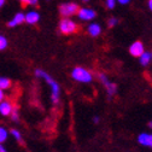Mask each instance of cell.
Segmentation results:
<instances>
[{
	"mask_svg": "<svg viewBox=\"0 0 152 152\" xmlns=\"http://www.w3.org/2000/svg\"><path fill=\"white\" fill-rule=\"evenodd\" d=\"M99 121H100L99 117H93V122H94V123H99Z\"/></svg>",
	"mask_w": 152,
	"mask_h": 152,
	"instance_id": "cell-25",
	"label": "cell"
},
{
	"mask_svg": "<svg viewBox=\"0 0 152 152\" xmlns=\"http://www.w3.org/2000/svg\"><path fill=\"white\" fill-rule=\"evenodd\" d=\"M10 117H11V120H12L13 122H17L18 120H20V113H18V109H17L16 106H13V110H12V112H11Z\"/></svg>",
	"mask_w": 152,
	"mask_h": 152,
	"instance_id": "cell-17",
	"label": "cell"
},
{
	"mask_svg": "<svg viewBox=\"0 0 152 152\" xmlns=\"http://www.w3.org/2000/svg\"><path fill=\"white\" fill-rule=\"evenodd\" d=\"M11 87V80L7 77H0V89H7Z\"/></svg>",
	"mask_w": 152,
	"mask_h": 152,
	"instance_id": "cell-14",
	"label": "cell"
},
{
	"mask_svg": "<svg viewBox=\"0 0 152 152\" xmlns=\"http://www.w3.org/2000/svg\"><path fill=\"white\" fill-rule=\"evenodd\" d=\"M151 59H152V53H151Z\"/></svg>",
	"mask_w": 152,
	"mask_h": 152,
	"instance_id": "cell-30",
	"label": "cell"
},
{
	"mask_svg": "<svg viewBox=\"0 0 152 152\" xmlns=\"http://www.w3.org/2000/svg\"><path fill=\"white\" fill-rule=\"evenodd\" d=\"M71 77L81 83H89L93 80V75L89 70H87L86 68L82 66H76L72 69L71 71Z\"/></svg>",
	"mask_w": 152,
	"mask_h": 152,
	"instance_id": "cell-2",
	"label": "cell"
},
{
	"mask_svg": "<svg viewBox=\"0 0 152 152\" xmlns=\"http://www.w3.org/2000/svg\"><path fill=\"white\" fill-rule=\"evenodd\" d=\"M129 1H130V0H117V3H120L122 5H127Z\"/></svg>",
	"mask_w": 152,
	"mask_h": 152,
	"instance_id": "cell-23",
	"label": "cell"
},
{
	"mask_svg": "<svg viewBox=\"0 0 152 152\" xmlns=\"http://www.w3.org/2000/svg\"><path fill=\"white\" fill-rule=\"evenodd\" d=\"M7 137H9V133H7V129L4 128V127H0V144H3L7 140Z\"/></svg>",
	"mask_w": 152,
	"mask_h": 152,
	"instance_id": "cell-16",
	"label": "cell"
},
{
	"mask_svg": "<svg viewBox=\"0 0 152 152\" xmlns=\"http://www.w3.org/2000/svg\"><path fill=\"white\" fill-rule=\"evenodd\" d=\"M13 110V104L10 100H3L0 103V115L1 116H10Z\"/></svg>",
	"mask_w": 152,
	"mask_h": 152,
	"instance_id": "cell-9",
	"label": "cell"
},
{
	"mask_svg": "<svg viewBox=\"0 0 152 152\" xmlns=\"http://www.w3.org/2000/svg\"><path fill=\"white\" fill-rule=\"evenodd\" d=\"M7 45H9L7 39H6V37H5L4 35H0V51L5 50V48L7 47Z\"/></svg>",
	"mask_w": 152,
	"mask_h": 152,
	"instance_id": "cell-18",
	"label": "cell"
},
{
	"mask_svg": "<svg viewBox=\"0 0 152 152\" xmlns=\"http://www.w3.org/2000/svg\"><path fill=\"white\" fill-rule=\"evenodd\" d=\"M99 80H100V82L104 85V87H105V89H106V92H107V94H109L110 98L113 97V96H115V94L117 93V86H116V83L111 82V81L107 79L106 75L100 74V75H99Z\"/></svg>",
	"mask_w": 152,
	"mask_h": 152,
	"instance_id": "cell-5",
	"label": "cell"
},
{
	"mask_svg": "<svg viewBox=\"0 0 152 152\" xmlns=\"http://www.w3.org/2000/svg\"><path fill=\"white\" fill-rule=\"evenodd\" d=\"M106 7L107 9H110V10H112L113 7L116 6V3H117V0H106Z\"/></svg>",
	"mask_w": 152,
	"mask_h": 152,
	"instance_id": "cell-21",
	"label": "cell"
},
{
	"mask_svg": "<svg viewBox=\"0 0 152 152\" xmlns=\"http://www.w3.org/2000/svg\"><path fill=\"white\" fill-rule=\"evenodd\" d=\"M82 1H85V3H87V1H89V0H82Z\"/></svg>",
	"mask_w": 152,
	"mask_h": 152,
	"instance_id": "cell-29",
	"label": "cell"
},
{
	"mask_svg": "<svg viewBox=\"0 0 152 152\" xmlns=\"http://www.w3.org/2000/svg\"><path fill=\"white\" fill-rule=\"evenodd\" d=\"M0 152H7V150L5 148V146L3 144H0Z\"/></svg>",
	"mask_w": 152,
	"mask_h": 152,
	"instance_id": "cell-24",
	"label": "cell"
},
{
	"mask_svg": "<svg viewBox=\"0 0 152 152\" xmlns=\"http://www.w3.org/2000/svg\"><path fill=\"white\" fill-rule=\"evenodd\" d=\"M23 5H28V6H36L39 4V0H20Z\"/></svg>",
	"mask_w": 152,
	"mask_h": 152,
	"instance_id": "cell-20",
	"label": "cell"
},
{
	"mask_svg": "<svg viewBox=\"0 0 152 152\" xmlns=\"http://www.w3.org/2000/svg\"><path fill=\"white\" fill-rule=\"evenodd\" d=\"M77 17L82 21H92L96 18L97 16V12L92 10V9H87V7H80L79 11H77Z\"/></svg>",
	"mask_w": 152,
	"mask_h": 152,
	"instance_id": "cell-6",
	"label": "cell"
},
{
	"mask_svg": "<svg viewBox=\"0 0 152 152\" xmlns=\"http://www.w3.org/2000/svg\"><path fill=\"white\" fill-rule=\"evenodd\" d=\"M118 24V20L116 17H110L109 20H107V27L110 28H113V27H116Z\"/></svg>",
	"mask_w": 152,
	"mask_h": 152,
	"instance_id": "cell-19",
	"label": "cell"
},
{
	"mask_svg": "<svg viewBox=\"0 0 152 152\" xmlns=\"http://www.w3.org/2000/svg\"><path fill=\"white\" fill-rule=\"evenodd\" d=\"M145 52V48H144V44L141 41H134L130 46H129V53L133 56V57H137V58H139V57Z\"/></svg>",
	"mask_w": 152,
	"mask_h": 152,
	"instance_id": "cell-7",
	"label": "cell"
},
{
	"mask_svg": "<svg viewBox=\"0 0 152 152\" xmlns=\"http://www.w3.org/2000/svg\"><path fill=\"white\" fill-rule=\"evenodd\" d=\"M10 134L18 141V142H22L23 141V138H22V134H21V132L18 130V129H16V128H12L11 130H10Z\"/></svg>",
	"mask_w": 152,
	"mask_h": 152,
	"instance_id": "cell-15",
	"label": "cell"
},
{
	"mask_svg": "<svg viewBox=\"0 0 152 152\" xmlns=\"http://www.w3.org/2000/svg\"><path fill=\"white\" fill-rule=\"evenodd\" d=\"M80 6L76 3H63L59 5V13L63 18H69L77 13Z\"/></svg>",
	"mask_w": 152,
	"mask_h": 152,
	"instance_id": "cell-4",
	"label": "cell"
},
{
	"mask_svg": "<svg viewBox=\"0 0 152 152\" xmlns=\"http://www.w3.org/2000/svg\"><path fill=\"white\" fill-rule=\"evenodd\" d=\"M22 23H24V13L23 12H17L11 20L7 22V27L10 28H15L17 26H21Z\"/></svg>",
	"mask_w": 152,
	"mask_h": 152,
	"instance_id": "cell-10",
	"label": "cell"
},
{
	"mask_svg": "<svg viewBox=\"0 0 152 152\" xmlns=\"http://www.w3.org/2000/svg\"><path fill=\"white\" fill-rule=\"evenodd\" d=\"M39 21H40V13L37 12V11L30 10L27 13H24V22L26 23H28L30 26H34V24H36Z\"/></svg>",
	"mask_w": 152,
	"mask_h": 152,
	"instance_id": "cell-8",
	"label": "cell"
},
{
	"mask_svg": "<svg viewBox=\"0 0 152 152\" xmlns=\"http://www.w3.org/2000/svg\"><path fill=\"white\" fill-rule=\"evenodd\" d=\"M138 142L147 146V147H152V134H147V133H141L138 137Z\"/></svg>",
	"mask_w": 152,
	"mask_h": 152,
	"instance_id": "cell-11",
	"label": "cell"
},
{
	"mask_svg": "<svg viewBox=\"0 0 152 152\" xmlns=\"http://www.w3.org/2000/svg\"><path fill=\"white\" fill-rule=\"evenodd\" d=\"M35 76L39 79H42L51 88V92H52V96H51V99H52V103L54 105L59 104V97H61V88H59V85L57 83V81H54L51 76L44 71L42 69H35Z\"/></svg>",
	"mask_w": 152,
	"mask_h": 152,
	"instance_id": "cell-1",
	"label": "cell"
},
{
	"mask_svg": "<svg viewBox=\"0 0 152 152\" xmlns=\"http://www.w3.org/2000/svg\"><path fill=\"white\" fill-rule=\"evenodd\" d=\"M139 61H140V64L142 66H147L151 62V53L150 52H144L140 57H139Z\"/></svg>",
	"mask_w": 152,
	"mask_h": 152,
	"instance_id": "cell-13",
	"label": "cell"
},
{
	"mask_svg": "<svg viewBox=\"0 0 152 152\" xmlns=\"http://www.w3.org/2000/svg\"><path fill=\"white\" fill-rule=\"evenodd\" d=\"M148 7H150V10L152 11V0H148Z\"/></svg>",
	"mask_w": 152,
	"mask_h": 152,
	"instance_id": "cell-27",
	"label": "cell"
},
{
	"mask_svg": "<svg viewBox=\"0 0 152 152\" xmlns=\"http://www.w3.org/2000/svg\"><path fill=\"white\" fill-rule=\"evenodd\" d=\"M87 33H88L92 37L99 36V35L102 34V27H100V24H98V23H91V24L88 26V28H87Z\"/></svg>",
	"mask_w": 152,
	"mask_h": 152,
	"instance_id": "cell-12",
	"label": "cell"
},
{
	"mask_svg": "<svg viewBox=\"0 0 152 152\" xmlns=\"http://www.w3.org/2000/svg\"><path fill=\"white\" fill-rule=\"evenodd\" d=\"M4 99H5V93L3 89H0V103H1Z\"/></svg>",
	"mask_w": 152,
	"mask_h": 152,
	"instance_id": "cell-22",
	"label": "cell"
},
{
	"mask_svg": "<svg viewBox=\"0 0 152 152\" xmlns=\"http://www.w3.org/2000/svg\"><path fill=\"white\" fill-rule=\"evenodd\" d=\"M148 127H150V128H152V121H151V122L148 123Z\"/></svg>",
	"mask_w": 152,
	"mask_h": 152,
	"instance_id": "cell-28",
	"label": "cell"
},
{
	"mask_svg": "<svg viewBox=\"0 0 152 152\" xmlns=\"http://www.w3.org/2000/svg\"><path fill=\"white\" fill-rule=\"evenodd\" d=\"M5 5V0H0V9Z\"/></svg>",
	"mask_w": 152,
	"mask_h": 152,
	"instance_id": "cell-26",
	"label": "cell"
},
{
	"mask_svg": "<svg viewBox=\"0 0 152 152\" xmlns=\"http://www.w3.org/2000/svg\"><path fill=\"white\" fill-rule=\"evenodd\" d=\"M59 31L64 35H70V34H74L77 31V28L79 26L76 24L70 18H62L61 22H59Z\"/></svg>",
	"mask_w": 152,
	"mask_h": 152,
	"instance_id": "cell-3",
	"label": "cell"
}]
</instances>
